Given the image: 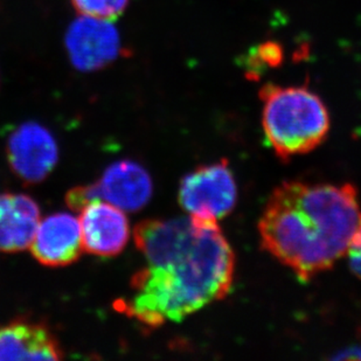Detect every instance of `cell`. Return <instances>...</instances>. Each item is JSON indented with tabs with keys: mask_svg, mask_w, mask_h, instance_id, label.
<instances>
[{
	"mask_svg": "<svg viewBox=\"0 0 361 361\" xmlns=\"http://www.w3.org/2000/svg\"><path fill=\"white\" fill-rule=\"evenodd\" d=\"M133 239L147 266L131 279L133 297L115 307L145 326L179 323L225 298L235 275V254L216 222L151 219Z\"/></svg>",
	"mask_w": 361,
	"mask_h": 361,
	"instance_id": "1",
	"label": "cell"
},
{
	"mask_svg": "<svg viewBox=\"0 0 361 361\" xmlns=\"http://www.w3.org/2000/svg\"><path fill=\"white\" fill-rule=\"evenodd\" d=\"M360 224L353 185L288 181L270 195L259 232L262 248L307 282L348 254Z\"/></svg>",
	"mask_w": 361,
	"mask_h": 361,
	"instance_id": "2",
	"label": "cell"
},
{
	"mask_svg": "<svg viewBox=\"0 0 361 361\" xmlns=\"http://www.w3.org/2000/svg\"><path fill=\"white\" fill-rule=\"evenodd\" d=\"M262 126L275 154L288 161L319 147L330 131L331 117L323 99L307 85L259 89Z\"/></svg>",
	"mask_w": 361,
	"mask_h": 361,
	"instance_id": "3",
	"label": "cell"
},
{
	"mask_svg": "<svg viewBox=\"0 0 361 361\" xmlns=\"http://www.w3.org/2000/svg\"><path fill=\"white\" fill-rule=\"evenodd\" d=\"M238 201V186L228 161L204 165L183 178L179 204L188 216L216 222L232 213Z\"/></svg>",
	"mask_w": 361,
	"mask_h": 361,
	"instance_id": "4",
	"label": "cell"
},
{
	"mask_svg": "<svg viewBox=\"0 0 361 361\" xmlns=\"http://www.w3.org/2000/svg\"><path fill=\"white\" fill-rule=\"evenodd\" d=\"M65 44L69 60L80 72L104 69L122 54L120 32L111 21L85 16L71 24Z\"/></svg>",
	"mask_w": 361,
	"mask_h": 361,
	"instance_id": "5",
	"label": "cell"
},
{
	"mask_svg": "<svg viewBox=\"0 0 361 361\" xmlns=\"http://www.w3.org/2000/svg\"><path fill=\"white\" fill-rule=\"evenodd\" d=\"M7 161L13 173L27 185L40 184L59 161V147L47 128L23 123L7 140Z\"/></svg>",
	"mask_w": 361,
	"mask_h": 361,
	"instance_id": "6",
	"label": "cell"
},
{
	"mask_svg": "<svg viewBox=\"0 0 361 361\" xmlns=\"http://www.w3.org/2000/svg\"><path fill=\"white\" fill-rule=\"evenodd\" d=\"M83 250L101 257H113L124 250L130 239L129 220L121 208L96 200L80 216Z\"/></svg>",
	"mask_w": 361,
	"mask_h": 361,
	"instance_id": "7",
	"label": "cell"
},
{
	"mask_svg": "<svg viewBox=\"0 0 361 361\" xmlns=\"http://www.w3.org/2000/svg\"><path fill=\"white\" fill-rule=\"evenodd\" d=\"M30 249L42 266L58 268L76 262L83 252L79 220L68 213L48 215L39 224Z\"/></svg>",
	"mask_w": 361,
	"mask_h": 361,
	"instance_id": "8",
	"label": "cell"
},
{
	"mask_svg": "<svg viewBox=\"0 0 361 361\" xmlns=\"http://www.w3.org/2000/svg\"><path fill=\"white\" fill-rule=\"evenodd\" d=\"M60 341L47 324L16 318L0 325V360H61Z\"/></svg>",
	"mask_w": 361,
	"mask_h": 361,
	"instance_id": "9",
	"label": "cell"
},
{
	"mask_svg": "<svg viewBox=\"0 0 361 361\" xmlns=\"http://www.w3.org/2000/svg\"><path fill=\"white\" fill-rule=\"evenodd\" d=\"M99 199L124 212H137L147 206L154 193L150 174L133 161L111 164L97 183Z\"/></svg>",
	"mask_w": 361,
	"mask_h": 361,
	"instance_id": "10",
	"label": "cell"
},
{
	"mask_svg": "<svg viewBox=\"0 0 361 361\" xmlns=\"http://www.w3.org/2000/svg\"><path fill=\"white\" fill-rule=\"evenodd\" d=\"M40 224V208L26 195H0V252H19L31 247Z\"/></svg>",
	"mask_w": 361,
	"mask_h": 361,
	"instance_id": "11",
	"label": "cell"
},
{
	"mask_svg": "<svg viewBox=\"0 0 361 361\" xmlns=\"http://www.w3.org/2000/svg\"><path fill=\"white\" fill-rule=\"evenodd\" d=\"M284 60V51L276 41H266L259 44L249 54L247 65V74L249 79H259V74L266 68H277Z\"/></svg>",
	"mask_w": 361,
	"mask_h": 361,
	"instance_id": "12",
	"label": "cell"
},
{
	"mask_svg": "<svg viewBox=\"0 0 361 361\" xmlns=\"http://www.w3.org/2000/svg\"><path fill=\"white\" fill-rule=\"evenodd\" d=\"M80 16L103 20H116L124 13L130 0H71Z\"/></svg>",
	"mask_w": 361,
	"mask_h": 361,
	"instance_id": "13",
	"label": "cell"
},
{
	"mask_svg": "<svg viewBox=\"0 0 361 361\" xmlns=\"http://www.w3.org/2000/svg\"><path fill=\"white\" fill-rule=\"evenodd\" d=\"M96 200H101L96 183L85 186H76L66 195V204L74 212H81L83 208Z\"/></svg>",
	"mask_w": 361,
	"mask_h": 361,
	"instance_id": "14",
	"label": "cell"
},
{
	"mask_svg": "<svg viewBox=\"0 0 361 361\" xmlns=\"http://www.w3.org/2000/svg\"><path fill=\"white\" fill-rule=\"evenodd\" d=\"M346 255L348 256V263L352 271L355 276L361 279V224Z\"/></svg>",
	"mask_w": 361,
	"mask_h": 361,
	"instance_id": "15",
	"label": "cell"
}]
</instances>
